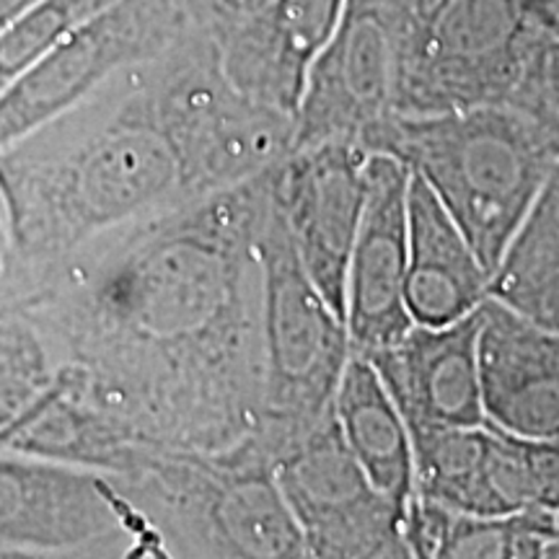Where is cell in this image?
I'll return each mask as SVG.
<instances>
[{
    "label": "cell",
    "mask_w": 559,
    "mask_h": 559,
    "mask_svg": "<svg viewBox=\"0 0 559 559\" xmlns=\"http://www.w3.org/2000/svg\"><path fill=\"white\" fill-rule=\"evenodd\" d=\"M190 29L179 0H111L0 94V151L104 86L158 58Z\"/></svg>",
    "instance_id": "9"
},
{
    "label": "cell",
    "mask_w": 559,
    "mask_h": 559,
    "mask_svg": "<svg viewBox=\"0 0 559 559\" xmlns=\"http://www.w3.org/2000/svg\"><path fill=\"white\" fill-rule=\"evenodd\" d=\"M345 0H267L215 39L226 79L247 99L296 120L306 81Z\"/></svg>",
    "instance_id": "14"
},
{
    "label": "cell",
    "mask_w": 559,
    "mask_h": 559,
    "mask_svg": "<svg viewBox=\"0 0 559 559\" xmlns=\"http://www.w3.org/2000/svg\"><path fill=\"white\" fill-rule=\"evenodd\" d=\"M29 3L32 0H0V29H3V26Z\"/></svg>",
    "instance_id": "27"
},
{
    "label": "cell",
    "mask_w": 559,
    "mask_h": 559,
    "mask_svg": "<svg viewBox=\"0 0 559 559\" xmlns=\"http://www.w3.org/2000/svg\"><path fill=\"white\" fill-rule=\"evenodd\" d=\"M111 0H32L0 29V94Z\"/></svg>",
    "instance_id": "22"
},
{
    "label": "cell",
    "mask_w": 559,
    "mask_h": 559,
    "mask_svg": "<svg viewBox=\"0 0 559 559\" xmlns=\"http://www.w3.org/2000/svg\"><path fill=\"white\" fill-rule=\"evenodd\" d=\"M272 169L0 283L73 402L135 449L215 451L262 407L260 236Z\"/></svg>",
    "instance_id": "1"
},
{
    "label": "cell",
    "mask_w": 559,
    "mask_h": 559,
    "mask_svg": "<svg viewBox=\"0 0 559 559\" xmlns=\"http://www.w3.org/2000/svg\"><path fill=\"white\" fill-rule=\"evenodd\" d=\"M479 309L451 324H412L391 345L362 355L409 428L485 425L477 362Z\"/></svg>",
    "instance_id": "13"
},
{
    "label": "cell",
    "mask_w": 559,
    "mask_h": 559,
    "mask_svg": "<svg viewBox=\"0 0 559 559\" xmlns=\"http://www.w3.org/2000/svg\"><path fill=\"white\" fill-rule=\"evenodd\" d=\"M9 254H11L9 226H5L3 207H0V280H3V275H5V267H9Z\"/></svg>",
    "instance_id": "26"
},
{
    "label": "cell",
    "mask_w": 559,
    "mask_h": 559,
    "mask_svg": "<svg viewBox=\"0 0 559 559\" xmlns=\"http://www.w3.org/2000/svg\"><path fill=\"white\" fill-rule=\"evenodd\" d=\"M557 523H559V513H557Z\"/></svg>",
    "instance_id": "29"
},
{
    "label": "cell",
    "mask_w": 559,
    "mask_h": 559,
    "mask_svg": "<svg viewBox=\"0 0 559 559\" xmlns=\"http://www.w3.org/2000/svg\"><path fill=\"white\" fill-rule=\"evenodd\" d=\"M409 169L386 153H370L366 202L347 267L345 324L353 353L370 355L409 330L407 277Z\"/></svg>",
    "instance_id": "12"
},
{
    "label": "cell",
    "mask_w": 559,
    "mask_h": 559,
    "mask_svg": "<svg viewBox=\"0 0 559 559\" xmlns=\"http://www.w3.org/2000/svg\"><path fill=\"white\" fill-rule=\"evenodd\" d=\"M521 449L534 487V506L559 513V436L521 438Z\"/></svg>",
    "instance_id": "24"
},
{
    "label": "cell",
    "mask_w": 559,
    "mask_h": 559,
    "mask_svg": "<svg viewBox=\"0 0 559 559\" xmlns=\"http://www.w3.org/2000/svg\"><path fill=\"white\" fill-rule=\"evenodd\" d=\"M519 109L539 132L544 148L559 160V39L547 32H536L526 66L506 102Z\"/></svg>",
    "instance_id": "23"
},
{
    "label": "cell",
    "mask_w": 559,
    "mask_h": 559,
    "mask_svg": "<svg viewBox=\"0 0 559 559\" xmlns=\"http://www.w3.org/2000/svg\"><path fill=\"white\" fill-rule=\"evenodd\" d=\"M559 531L557 513L523 508L502 515L449 513L436 559H539Z\"/></svg>",
    "instance_id": "20"
},
{
    "label": "cell",
    "mask_w": 559,
    "mask_h": 559,
    "mask_svg": "<svg viewBox=\"0 0 559 559\" xmlns=\"http://www.w3.org/2000/svg\"><path fill=\"white\" fill-rule=\"evenodd\" d=\"M477 362L485 423L521 438L559 436V332L487 298Z\"/></svg>",
    "instance_id": "15"
},
{
    "label": "cell",
    "mask_w": 559,
    "mask_h": 559,
    "mask_svg": "<svg viewBox=\"0 0 559 559\" xmlns=\"http://www.w3.org/2000/svg\"><path fill=\"white\" fill-rule=\"evenodd\" d=\"M409 0H345L296 111L293 148L355 140L394 115Z\"/></svg>",
    "instance_id": "10"
},
{
    "label": "cell",
    "mask_w": 559,
    "mask_h": 559,
    "mask_svg": "<svg viewBox=\"0 0 559 559\" xmlns=\"http://www.w3.org/2000/svg\"><path fill=\"white\" fill-rule=\"evenodd\" d=\"M489 272L443 202L409 171L404 298L415 324H451L487 300Z\"/></svg>",
    "instance_id": "16"
},
{
    "label": "cell",
    "mask_w": 559,
    "mask_h": 559,
    "mask_svg": "<svg viewBox=\"0 0 559 559\" xmlns=\"http://www.w3.org/2000/svg\"><path fill=\"white\" fill-rule=\"evenodd\" d=\"M358 143L402 160L436 192L492 275L555 158L510 104L440 115H389Z\"/></svg>",
    "instance_id": "3"
},
{
    "label": "cell",
    "mask_w": 559,
    "mask_h": 559,
    "mask_svg": "<svg viewBox=\"0 0 559 559\" xmlns=\"http://www.w3.org/2000/svg\"><path fill=\"white\" fill-rule=\"evenodd\" d=\"M415 489L453 513L502 515L492 487V428H409Z\"/></svg>",
    "instance_id": "19"
},
{
    "label": "cell",
    "mask_w": 559,
    "mask_h": 559,
    "mask_svg": "<svg viewBox=\"0 0 559 559\" xmlns=\"http://www.w3.org/2000/svg\"><path fill=\"white\" fill-rule=\"evenodd\" d=\"M536 32L523 0H409L394 115L506 104Z\"/></svg>",
    "instance_id": "6"
},
{
    "label": "cell",
    "mask_w": 559,
    "mask_h": 559,
    "mask_svg": "<svg viewBox=\"0 0 559 559\" xmlns=\"http://www.w3.org/2000/svg\"><path fill=\"white\" fill-rule=\"evenodd\" d=\"M164 557L309 559L275 481L249 436L215 451H148L128 474H107Z\"/></svg>",
    "instance_id": "4"
},
{
    "label": "cell",
    "mask_w": 559,
    "mask_h": 559,
    "mask_svg": "<svg viewBox=\"0 0 559 559\" xmlns=\"http://www.w3.org/2000/svg\"><path fill=\"white\" fill-rule=\"evenodd\" d=\"M192 29L218 39L243 19L260 11L267 0H179Z\"/></svg>",
    "instance_id": "25"
},
{
    "label": "cell",
    "mask_w": 559,
    "mask_h": 559,
    "mask_svg": "<svg viewBox=\"0 0 559 559\" xmlns=\"http://www.w3.org/2000/svg\"><path fill=\"white\" fill-rule=\"evenodd\" d=\"M275 481L309 559H412L407 515L362 472L334 409L280 453Z\"/></svg>",
    "instance_id": "8"
},
{
    "label": "cell",
    "mask_w": 559,
    "mask_h": 559,
    "mask_svg": "<svg viewBox=\"0 0 559 559\" xmlns=\"http://www.w3.org/2000/svg\"><path fill=\"white\" fill-rule=\"evenodd\" d=\"M487 298L559 332V160L489 275Z\"/></svg>",
    "instance_id": "18"
},
{
    "label": "cell",
    "mask_w": 559,
    "mask_h": 559,
    "mask_svg": "<svg viewBox=\"0 0 559 559\" xmlns=\"http://www.w3.org/2000/svg\"><path fill=\"white\" fill-rule=\"evenodd\" d=\"M151 557L156 536L104 472L0 451V559Z\"/></svg>",
    "instance_id": "7"
},
{
    "label": "cell",
    "mask_w": 559,
    "mask_h": 559,
    "mask_svg": "<svg viewBox=\"0 0 559 559\" xmlns=\"http://www.w3.org/2000/svg\"><path fill=\"white\" fill-rule=\"evenodd\" d=\"M293 117L247 99L218 45L187 29L0 151L11 254L0 283L52 267L111 228L267 171Z\"/></svg>",
    "instance_id": "2"
},
{
    "label": "cell",
    "mask_w": 559,
    "mask_h": 559,
    "mask_svg": "<svg viewBox=\"0 0 559 559\" xmlns=\"http://www.w3.org/2000/svg\"><path fill=\"white\" fill-rule=\"evenodd\" d=\"M544 557H547V559H559V531H557L555 539L547 544V549H544Z\"/></svg>",
    "instance_id": "28"
},
{
    "label": "cell",
    "mask_w": 559,
    "mask_h": 559,
    "mask_svg": "<svg viewBox=\"0 0 559 559\" xmlns=\"http://www.w3.org/2000/svg\"><path fill=\"white\" fill-rule=\"evenodd\" d=\"M55 381L50 353L21 313L0 306V451Z\"/></svg>",
    "instance_id": "21"
},
{
    "label": "cell",
    "mask_w": 559,
    "mask_h": 559,
    "mask_svg": "<svg viewBox=\"0 0 559 559\" xmlns=\"http://www.w3.org/2000/svg\"><path fill=\"white\" fill-rule=\"evenodd\" d=\"M260 264L264 383L249 438L275 464L334 409L353 345L347 324L300 264L275 194L260 236Z\"/></svg>",
    "instance_id": "5"
},
{
    "label": "cell",
    "mask_w": 559,
    "mask_h": 559,
    "mask_svg": "<svg viewBox=\"0 0 559 559\" xmlns=\"http://www.w3.org/2000/svg\"><path fill=\"white\" fill-rule=\"evenodd\" d=\"M334 417H337L342 438L360 461L373 487L407 515L417 495L407 423L376 368L358 353L349 355L345 373H342L337 396H334Z\"/></svg>",
    "instance_id": "17"
},
{
    "label": "cell",
    "mask_w": 559,
    "mask_h": 559,
    "mask_svg": "<svg viewBox=\"0 0 559 559\" xmlns=\"http://www.w3.org/2000/svg\"><path fill=\"white\" fill-rule=\"evenodd\" d=\"M368 151L355 140L290 148L272 169V194L285 226L332 311L345 321L347 267L366 202Z\"/></svg>",
    "instance_id": "11"
}]
</instances>
